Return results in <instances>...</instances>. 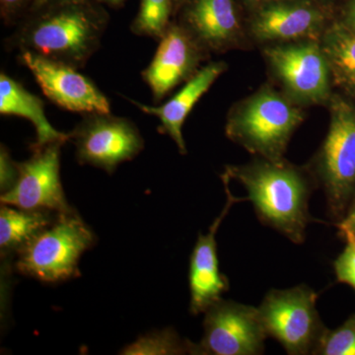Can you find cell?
I'll return each instance as SVG.
<instances>
[{"label": "cell", "mask_w": 355, "mask_h": 355, "mask_svg": "<svg viewBox=\"0 0 355 355\" xmlns=\"http://www.w3.org/2000/svg\"><path fill=\"white\" fill-rule=\"evenodd\" d=\"M221 180L226 193L225 205L221 214L210 225L207 234L198 236L191 256L189 282L191 291L190 312L193 315L205 313L210 306L220 300L223 293L229 289L228 279L219 270L216 234L231 207L235 203L245 202L247 198H237L232 195L229 189L230 177L225 172L221 175Z\"/></svg>", "instance_id": "14"}, {"label": "cell", "mask_w": 355, "mask_h": 355, "mask_svg": "<svg viewBox=\"0 0 355 355\" xmlns=\"http://www.w3.org/2000/svg\"><path fill=\"white\" fill-rule=\"evenodd\" d=\"M173 15L174 0H140L130 31L137 36L160 40L171 24Z\"/></svg>", "instance_id": "21"}, {"label": "cell", "mask_w": 355, "mask_h": 355, "mask_svg": "<svg viewBox=\"0 0 355 355\" xmlns=\"http://www.w3.org/2000/svg\"><path fill=\"white\" fill-rule=\"evenodd\" d=\"M64 144L53 142L32 148V157L18 163L16 183L1 193V205L53 214L72 211L60 180V150Z\"/></svg>", "instance_id": "10"}, {"label": "cell", "mask_w": 355, "mask_h": 355, "mask_svg": "<svg viewBox=\"0 0 355 355\" xmlns=\"http://www.w3.org/2000/svg\"><path fill=\"white\" fill-rule=\"evenodd\" d=\"M340 20L347 27L355 32V0H349L345 9H343V17Z\"/></svg>", "instance_id": "27"}, {"label": "cell", "mask_w": 355, "mask_h": 355, "mask_svg": "<svg viewBox=\"0 0 355 355\" xmlns=\"http://www.w3.org/2000/svg\"><path fill=\"white\" fill-rule=\"evenodd\" d=\"M109 19L105 6L96 0L51 4L21 21L6 44L83 69L99 50Z\"/></svg>", "instance_id": "1"}, {"label": "cell", "mask_w": 355, "mask_h": 355, "mask_svg": "<svg viewBox=\"0 0 355 355\" xmlns=\"http://www.w3.org/2000/svg\"><path fill=\"white\" fill-rule=\"evenodd\" d=\"M18 163L14 162L7 151L6 147L1 146L0 151V186L1 193L10 190L17 181Z\"/></svg>", "instance_id": "25"}, {"label": "cell", "mask_w": 355, "mask_h": 355, "mask_svg": "<svg viewBox=\"0 0 355 355\" xmlns=\"http://www.w3.org/2000/svg\"><path fill=\"white\" fill-rule=\"evenodd\" d=\"M191 340L180 338L172 328L153 331L140 336L135 342L121 350L123 355H177L191 354Z\"/></svg>", "instance_id": "20"}, {"label": "cell", "mask_w": 355, "mask_h": 355, "mask_svg": "<svg viewBox=\"0 0 355 355\" xmlns=\"http://www.w3.org/2000/svg\"><path fill=\"white\" fill-rule=\"evenodd\" d=\"M330 127L314 161V178L323 187L329 214L342 220L355 193V105L333 94Z\"/></svg>", "instance_id": "5"}, {"label": "cell", "mask_w": 355, "mask_h": 355, "mask_svg": "<svg viewBox=\"0 0 355 355\" xmlns=\"http://www.w3.org/2000/svg\"><path fill=\"white\" fill-rule=\"evenodd\" d=\"M19 60L46 97L60 108L84 114L111 113L107 96L78 69L28 51H20Z\"/></svg>", "instance_id": "12"}, {"label": "cell", "mask_w": 355, "mask_h": 355, "mask_svg": "<svg viewBox=\"0 0 355 355\" xmlns=\"http://www.w3.org/2000/svg\"><path fill=\"white\" fill-rule=\"evenodd\" d=\"M334 268L338 282L355 291V239L347 240L342 254L334 261Z\"/></svg>", "instance_id": "23"}, {"label": "cell", "mask_w": 355, "mask_h": 355, "mask_svg": "<svg viewBox=\"0 0 355 355\" xmlns=\"http://www.w3.org/2000/svg\"><path fill=\"white\" fill-rule=\"evenodd\" d=\"M226 174L248 191L261 223L279 231L295 244L305 241L308 224L318 221L309 214L314 189L312 178L286 160L258 157L244 165L226 166Z\"/></svg>", "instance_id": "2"}, {"label": "cell", "mask_w": 355, "mask_h": 355, "mask_svg": "<svg viewBox=\"0 0 355 355\" xmlns=\"http://www.w3.org/2000/svg\"><path fill=\"white\" fill-rule=\"evenodd\" d=\"M74 1V0H37L36 4H35L33 11L37 10V9L41 8V7L51 6V4L62 3V2ZM30 12V13H31Z\"/></svg>", "instance_id": "28"}, {"label": "cell", "mask_w": 355, "mask_h": 355, "mask_svg": "<svg viewBox=\"0 0 355 355\" xmlns=\"http://www.w3.org/2000/svg\"><path fill=\"white\" fill-rule=\"evenodd\" d=\"M331 21L315 0H272L254 9L248 34L266 44L320 41Z\"/></svg>", "instance_id": "11"}, {"label": "cell", "mask_w": 355, "mask_h": 355, "mask_svg": "<svg viewBox=\"0 0 355 355\" xmlns=\"http://www.w3.org/2000/svg\"><path fill=\"white\" fill-rule=\"evenodd\" d=\"M266 62L284 94L300 106L329 104L333 78L320 41L266 44Z\"/></svg>", "instance_id": "7"}, {"label": "cell", "mask_w": 355, "mask_h": 355, "mask_svg": "<svg viewBox=\"0 0 355 355\" xmlns=\"http://www.w3.org/2000/svg\"><path fill=\"white\" fill-rule=\"evenodd\" d=\"M244 1L248 6L252 7L254 10V9L259 8V7L272 1V0H244Z\"/></svg>", "instance_id": "30"}, {"label": "cell", "mask_w": 355, "mask_h": 355, "mask_svg": "<svg viewBox=\"0 0 355 355\" xmlns=\"http://www.w3.org/2000/svg\"><path fill=\"white\" fill-rule=\"evenodd\" d=\"M205 314L202 338L191 343V354H263L268 335L258 308L221 298Z\"/></svg>", "instance_id": "9"}, {"label": "cell", "mask_w": 355, "mask_h": 355, "mask_svg": "<svg viewBox=\"0 0 355 355\" xmlns=\"http://www.w3.org/2000/svg\"><path fill=\"white\" fill-rule=\"evenodd\" d=\"M70 135L77 162L113 174L121 163L137 157L144 140L132 121L109 114H84Z\"/></svg>", "instance_id": "8"}, {"label": "cell", "mask_w": 355, "mask_h": 355, "mask_svg": "<svg viewBox=\"0 0 355 355\" xmlns=\"http://www.w3.org/2000/svg\"><path fill=\"white\" fill-rule=\"evenodd\" d=\"M188 1L189 0H174V15L178 12V11H180L182 6Z\"/></svg>", "instance_id": "31"}, {"label": "cell", "mask_w": 355, "mask_h": 355, "mask_svg": "<svg viewBox=\"0 0 355 355\" xmlns=\"http://www.w3.org/2000/svg\"><path fill=\"white\" fill-rule=\"evenodd\" d=\"M0 114L17 116L31 121L37 140L32 148H39L53 142L69 141V133L58 132L51 125L44 113V105L38 96L32 94L12 77L0 74Z\"/></svg>", "instance_id": "17"}, {"label": "cell", "mask_w": 355, "mask_h": 355, "mask_svg": "<svg viewBox=\"0 0 355 355\" xmlns=\"http://www.w3.org/2000/svg\"><path fill=\"white\" fill-rule=\"evenodd\" d=\"M58 214L2 205L0 209V249L2 256L16 254L26 243L51 225Z\"/></svg>", "instance_id": "19"}, {"label": "cell", "mask_w": 355, "mask_h": 355, "mask_svg": "<svg viewBox=\"0 0 355 355\" xmlns=\"http://www.w3.org/2000/svg\"><path fill=\"white\" fill-rule=\"evenodd\" d=\"M318 294L305 284L272 289L258 307L266 335L291 355L313 354L327 328L318 313Z\"/></svg>", "instance_id": "6"}, {"label": "cell", "mask_w": 355, "mask_h": 355, "mask_svg": "<svg viewBox=\"0 0 355 355\" xmlns=\"http://www.w3.org/2000/svg\"><path fill=\"white\" fill-rule=\"evenodd\" d=\"M336 227L338 229V236L345 240L355 239V193L345 216L342 220L336 223Z\"/></svg>", "instance_id": "26"}, {"label": "cell", "mask_w": 355, "mask_h": 355, "mask_svg": "<svg viewBox=\"0 0 355 355\" xmlns=\"http://www.w3.org/2000/svg\"><path fill=\"white\" fill-rule=\"evenodd\" d=\"M209 51L180 22L172 21L159 40L157 50L141 76L156 103L184 83H188L202 69Z\"/></svg>", "instance_id": "13"}, {"label": "cell", "mask_w": 355, "mask_h": 355, "mask_svg": "<svg viewBox=\"0 0 355 355\" xmlns=\"http://www.w3.org/2000/svg\"><path fill=\"white\" fill-rule=\"evenodd\" d=\"M96 1L99 2V3L105 6L112 7V8H118V7L123 6V3H125L127 0H96Z\"/></svg>", "instance_id": "29"}, {"label": "cell", "mask_w": 355, "mask_h": 355, "mask_svg": "<svg viewBox=\"0 0 355 355\" xmlns=\"http://www.w3.org/2000/svg\"><path fill=\"white\" fill-rule=\"evenodd\" d=\"M96 237L76 210L58 214L55 221L16 252L18 272L44 282L57 284L79 275L81 256Z\"/></svg>", "instance_id": "4"}, {"label": "cell", "mask_w": 355, "mask_h": 355, "mask_svg": "<svg viewBox=\"0 0 355 355\" xmlns=\"http://www.w3.org/2000/svg\"><path fill=\"white\" fill-rule=\"evenodd\" d=\"M226 69L227 64L224 62H210L198 70L174 97L160 106L141 104L135 100H130V102L144 114L156 116L160 121V132L174 140L180 153L187 154L188 150L182 132L184 123L198 100Z\"/></svg>", "instance_id": "16"}, {"label": "cell", "mask_w": 355, "mask_h": 355, "mask_svg": "<svg viewBox=\"0 0 355 355\" xmlns=\"http://www.w3.org/2000/svg\"><path fill=\"white\" fill-rule=\"evenodd\" d=\"M335 85L355 99V32L342 20H331L320 39Z\"/></svg>", "instance_id": "18"}, {"label": "cell", "mask_w": 355, "mask_h": 355, "mask_svg": "<svg viewBox=\"0 0 355 355\" xmlns=\"http://www.w3.org/2000/svg\"><path fill=\"white\" fill-rule=\"evenodd\" d=\"M179 22L203 48L221 53L241 44L245 32L235 0H189Z\"/></svg>", "instance_id": "15"}, {"label": "cell", "mask_w": 355, "mask_h": 355, "mask_svg": "<svg viewBox=\"0 0 355 355\" xmlns=\"http://www.w3.org/2000/svg\"><path fill=\"white\" fill-rule=\"evenodd\" d=\"M37 0H0V16L6 26H17L24 20Z\"/></svg>", "instance_id": "24"}, {"label": "cell", "mask_w": 355, "mask_h": 355, "mask_svg": "<svg viewBox=\"0 0 355 355\" xmlns=\"http://www.w3.org/2000/svg\"><path fill=\"white\" fill-rule=\"evenodd\" d=\"M303 121L300 105L265 84L229 111L225 133L248 153L279 162Z\"/></svg>", "instance_id": "3"}, {"label": "cell", "mask_w": 355, "mask_h": 355, "mask_svg": "<svg viewBox=\"0 0 355 355\" xmlns=\"http://www.w3.org/2000/svg\"><path fill=\"white\" fill-rule=\"evenodd\" d=\"M315 1H317V2H323V3H327V2H329V1H331V0H315Z\"/></svg>", "instance_id": "32"}, {"label": "cell", "mask_w": 355, "mask_h": 355, "mask_svg": "<svg viewBox=\"0 0 355 355\" xmlns=\"http://www.w3.org/2000/svg\"><path fill=\"white\" fill-rule=\"evenodd\" d=\"M314 355H355V314L335 330L327 329Z\"/></svg>", "instance_id": "22"}]
</instances>
